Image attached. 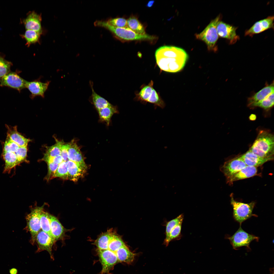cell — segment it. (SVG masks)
<instances>
[{
  "label": "cell",
  "instance_id": "27",
  "mask_svg": "<svg viewBox=\"0 0 274 274\" xmlns=\"http://www.w3.org/2000/svg\"><path fill=\"white\" fill-rule=\"evenodd\" d=\"M127 27L136 33L146 34L144 26L136 16L132 15L127 20Z\"/></svg>",
  "mask_w": 274,
  "mask_h": 274
},
{
  "label": "cell",
  "instance_id": "42",
  "mask_svg": "<svg viewBox=\"0 0 274 274\" xmlns=\"http://www.w3.org/2000/svg\"><path fill=\"white\" fill-rule=\"evenodd\" d=\"M154 2L155 1L154 0L150 1L147 4L146 6L148 8L151 7L153 5Z\"/></svg>",
  "mask_w": 274,
  "mask_h": 274
},
{
  "label": "cell",
  "instance_id": "12",
  "mask_svg": "<svg viewBox=\"0 0 274 274\" xmlns=\"http://www.w3.org/2000/svg\"><path fill=\"white\" fill-rule=\"evenodd\" d=\"M273 16H269L256 22L250 28L245 31V36L252 37L255 34L261 33L269 29H273Z\"/></svg>",
  "mask_w": 274,
  "mask_h": 274
},
{
  "label": "cell",
  "instance_id": "14",
  "mask_svg": "<svg viewBox=\"0 0 274 274\" xmlns=\"http://www.w3.org/2000/svg\"><path fill=\"white\" fill-rule=\"evenodd\" d=\"M246 166L239 156L225 162L220 169L228 179Z\"/></svg>",
  "mask_w": 274,
  "mask_h": 274
},
{
  "label": "cell",
  "instance_id": "16",
  "mask_svg": "<svg viewBox=\"0 0 274 274\" xmlns=\"http://www.w3.org/2000/svg\"><path fill=\"white\" fill-rule=\"evenodd\" d=\"M66 162L68 170L67 180L75 182L83 176L86 170L87 166L70 160Z\"/></svg>",
  "mask_w": 274,
  "mask_h": 274
},
{
  "label": "cell",
  "instance_id": "19",
  "mask_svg": "<svg viewBox=\"0 0 274 274\" xmlns=\"http://www.w3.org/2000/svg\"><path fill=\"white\" fill-rule=\"evenodd\" d=\"M274 92V83L273 81L271 84L266 85L249 97L248 100V106L250 107H254L255 104L265 99Z\"/></svg>",
  "mask_w": 274,
  "mask_h": 274
},
{
  "label": "cell",
  "instance_id": "40",
  "mask_svg": "<svg viewBox=\"0 0 274 274\" xmlns=\"http://www.w3.org/2000/svg\"><path fill=\"white\" fill-rule=\"evenodd\" d=\"M43 160L47 163H53L59 164L63 161L61 155L53 157L43 158Z\"/></svg>",
  "mask_w": 274,
  "mask_h": 274
},
{
  "label": "cell",
  "instance_id": "10",
  "mask_svg": "<svg viewBox=\"0 0 274 274\" xmlns=\"http://www.w3.org/2000/svg\"><path fill=\"white\" fill-rule=\"evenodd\" d=\"M237 29V27L221 21L216 27L218 36L227 39L230 44H234L239 39V37L236 33Z\"/></svg>",
  "mask_w": 274,
  "mask_h": 274
},
{
  "label": "cell",
  "instance_id": "5",
  "mask_svg": "<svg viewBox=\"0 0 274 274\" xmlns=\"http://www.w3.org/2000/svg\"><path fill=\"white\" fill-rule=\"evenodd\" d=\"M230 203L233 208V218L240 224L252 216H257L252 213L255 204L254 202L248 203L238 202L231 195Z\"/></svg>",
  "mask_w": 274,
  "mask_h": 274
},
{
  "label": "cell",
  "instance_id": "45",
  "mask_svg": "<svg viewBox=\"0 0 274 274\" xmlns=\"http://www.w3.org/2000/svg\"></svg>",
  "mask_w": 274,
  "mask_h": 274
},
{
  "label": "cell",
  "instance_id": "43",
  "mask_svg": "<svg viewBox=\"0 0 274 274\" xmlns=\"http://www.w3.org/2000/svg\"><path fill=\"white\" fill-rule=\"evenodd\" d=\"M249 118L250 120H254L256 118V115L254 114H252L250 116Z\"/></svg>",
  "mask_w": 274,
  "mask_h": 274
},
{
  "label": "cell",
  "instance_id": "11",
  "mask_svg": "<svg viewBox=\"0 0 274 274\" xmlns=\"http://www.w3.org/2000/svg\"><path fill=\"white\" fill-rule=\"evenodd\" d=\"M27 81L16 73L10 72L0 79V86L8 87L20 92L26 88Z\"/></svg>",
  "mask_w": 274,
  "mask_h": 274
},
{
  "label": "cell",
  "instance_id": "4",
  "mask_svg": "<svg viewBox=\"0 0 274 274\" xmlns=\"http://www.w3.org/2000/svg\"><path fill=\"white\" fill-rule=\"evenodd\" d=\"M221 16L219 14L212 20L201 32L195 34L197 39L204 42L209 51L216 52L217 48L216 43L218 38L216 27L221 20Z\"/></svg>",
  "mask_w": 274,
  "mask_h": 274
},
{
  "label": "cell",
  "instance_id": "30",
  "mask_svg": "<svg viewBox=\"0 0 274 274\" xmlns=\"http://www.w3.org/2000/svg\"><path fill=\"white\" fill-rule=\"evenodd\" d=\"M41 34L33 30H26L22 37L26 42V45L28 46L32 44H35L39 42Z\"/></svg>",
  "mask_w": 274,
  "mask_h": 274
},
{
  "label": "cell",
  "instance_id": "28",
  "mask_svg": "<svg viewBox=\"0 0 274 274\" xmlns=\"http://www.w3.org/2000/svg\"><path fill=\"white\" fill-rule=\"evenodd\" d=\"M56 143L54 145L46 147V150L43 158L53 157L61 155V147L64 144L62 141L56 139Z\"/></svg>",
  "mask_w": 274,
  "mask_h": 274
},
{
  "label": "cell",
  "instance_id": "25",
  "mask_svg": "<svg viewBox=\"0 0 274 274\" xmlns=\"http://www.w3.org/2000/svg\"><path fill=\"white\" fill-rule=\"evenodd\" d=\"M90 84L92 90V94L90 97V99L97 111L111 104L106 99L95 92L93 88V83L92 81H90Z\"/></svg>",
  "mask_w": 274,
  "mask_h": 274
},
{
  "label": "cell",
  "instance_id": "3",
  "mask_svg": "<svg viewBox=\"0 0 274 274\" xmlns=\"http://www.w3.org/2000/svg\"><path fill=\"white\" fill-rule=\"evenodd\" d=\"M101 27L110 31L116 39L122 42L132 41L148 40L152 41L157 39L154 36L136 33L127 27H116L109 25L106 21H102L100 24Z\"/></svg>",
  "mask_w": 274,
  "mask_h": 274
},
{
  "label": "cell",
  "instance_id": "15",
  "mask_svg": "<svg viewBox=\"0 0 274 274\" xmlns=\"http://www.w3.org/2000/svg\"><path fill=\"white\" fill-rule=\"evenodd\" d=\"M50 82L47 81L45 82H42L40 79L32 81H27L26 88H27L31 94L30 98L33 99L37 96H40L42 98L44 97V94L47 90Z\"/></svg>",
  "mask_w": 274,
  "mask_h": 274
},
{
  "label": "cell",
  "instance_id": "39",
  "mask_svg": "<svg viewBox=\"0 0 274 274\" xmlns=\"http://www.w3.org/2000/svg\"><path fill=\"white\" fill-rule=\"evenodd\" d=\"M48 166V173L46 179L47 181L54 178V176L58 167V164L53 163H47Z\"/></svg>",
  "mask_w": 274,
  "mask_h": 274
},
{
  "label": "cell",
  "instance_id": "38",
  "mask_svg": "<svg viewBox=\"0 0 274 274\" xmlns=\"http://www.w3.org/2000/svg\"><path fill=\"white\" fill-rule=\"evenodd\" d=\"M27 150V147H20L15 153L20 164L26 160Z\"/></svg>",
  "mask_w": 274,
  "mask_h": 274
},
{
  "label": "cell",
  "instance_id": "32",
  "mask_svg": "<svg viewBox=\"0 0 274 274\" xmlns=\"http://www.w3.org/2000/svg\"><path fill=\"white\" fill-rule=\"evenodd\" d=\"M182 223H180L176 225L172 230L168 239L165 244L166 246H167L173 240H178L181 239L182 236L181 233Z\"/></svg>",
  "mask_w": 274,
  "mask_h": 274
},
{
  "label": "cell",
  "instance_id": "26",
  "mask_svg": "<svg viewBox=\"0 0 274 274\" xmlns=\"http://www.w3.org/2000/svg\"><path fill=\"white\" fill-rule=\"evenodd\" d=\"M116 255L118 262H124L129 264L133 260L135 254L131 251L125 245L117 251Z\"/></svg>",
  "mask_w": 274,
  "mask_h": 274
},
{
  "label": "cell",
  "instance_id": "13",
  "mask_svg": "<svg viewBox=\"0 0 274 274\" xmlns=\"http://www.w3.org/2000/svg\"><path fill=\"white\" fill-rule=\"evenodd\" d=\"M35 242L37 245V252L47 251L50 254L51 258L53 259L52 250L53 245L55 242L54 239L41 230L36 236Z\"/></svg>",
  "mask_w": 274,
  "mask_h": 274
},
{
  "label": "cell",
  "instance_id": "44",
  "mask_svg": "<svg viewBox=\"0 0 274 274\" xmlns=\"http://www.w3.org/2000/svg\"><path fill=\"white\" fill-rule=\"evenodd\" d=\"M10 272L11 274H15L17 272V270L14 269H12L10 271Z\"/></svg>",
  "mask_w": 274,
  "mask_h": 274
},
{
  "label": "cell",
  "instance_id": "23",
  "mask_svg": "<svg viewBox=\"0 0 274 274\" xmlns=\"http://www.w3.org/2000/svg\"><path fill=\"white\" fill-rule=\"evenodd\" d=\"M257 172L256 167L247 166L227 179V180L228 182L232 183L236 181L250 178L256 175Z\"/></svg>",
  "mask_w": 274,
  "mask_h": 274
},
{
  "label": "cell",
  "instance_id": "41",
  "mask_svg": "<svg viewBox=\"0 0 274 274\" xmlns=\"http://www.w3.org/2000/svg\"><path fill=\"white\" fill-rule=\"evenodd\" d=\"M68 144H63L62 146L60 155L62 156L63 161L67 162L69 160L68 155Z\"/></svg>",
  "mask_w": 274,
  "mask_h": 274
},
{
  "label": "cell",
  "instance_id": "31",
  "mask_svg": "<svg viewBox=\"0 0 274 274\" xmlns=\"http://www.w3.org/2000/svg\"><path fill=\"white\" fill-rule=\"evenodd\" d=\"M184 218V215L182 214L175 218L167 222L166 229V237L164 243L166 244L169 238L170 234L173 228L177 225L182 222Z\"/></svg>",
  "mask_w": 274,
  "mask_h": 274
},
{
  "label": "cell",
  "instance_id": "35",
  "mask_svg": "<svg viewBox=\"0 0 274 274\" xmlns=\"http://www.w3.org/2000/svg\"><path fill=\"white\" fill-rule=\"evenodd\" d=\"M12 63L0 56V79L10 72Z\"/></svg>",
  "mask_w": 274,
  "mask_h": 274
},
{
  "label": "cell",
  "instance_id": "29",
  "mask_svg": "<svg viewBox=\"0 0 274 274\" xmlns=\"http://www.w3.org/2000/svg\"><path fill=\"white\" fill-rule=\"evenodd\" d=\"M49 214L47 212L44 211V210L42 212L40 217V226L42 230L54 239L51 230Z\"/></svg>",
  "mask_w": 274,
  "mask_h": 274
},
{
  "label": "cell",
  "instance_id": "6",
  "mask_svg": "<svg viewBox=\"0 0 274 274\" xmlns=\"http://www.w3.org/2000/svg\"><path fill=\"white\" fill-rule=\"evenodd\" d=\"M44 204L41 207L36 206L31 209L30 213L26 217V226L24 229L29 231L31 235L30 242L33 244L35 242L36 236L41 230L40 217L42 212L44 210Z\"/></svg>",
  "mask_w": 274,
  "mask_h": 274
},
{
  "label": "cell",
  "instance_id": "7",
  "mask_svg": "<svg viewBox=\"0 0 274 274\" xmlns=\"http://www.w3.org/2000/svg\"><path fill=\"white\" fill-rule=\"evenodd\" d=\"M153 82L151 81L147 85L142 88L137 94V99L142 102H148L155 106L164 108L165 106L164 101L153 87Z\"/></svg>",
  "mask_w": 274,
  "mask_h": 274
},
{
  "label": "cell",
  "instance_id": "36",
  "mask_svg": "<svg viewBox=\"0 0 274 274\" xmlns=\"http://www.w3.org/2000/svg\"><path fill=\"white\" fill-rule=\"evenodd\" d=\"M19 147L7 135L4 143L3 151L11 152L15 153Z\"/></svg>",
  "mask_w": 274,
  "mask_h": 274
},
{
  "label": "cell",
  "instance_id": "33",
  "mask_svg": "<svg viewBox=\"0 0 274 274\" xmlns=\"http://www.w3.org/2000/svg\"><path fill=\"white\" fill-rule=\"evenodd\" d=\"M59 177L64 180H67L68 170L66 162L63 161L58 165L54 178Z\"/></svg>",
  "mask_w": 274,
  "mask_h": 274
},
{
  "label": "cell",
  "instance_id": "17",
  "mask_svg": "<svg viewBox=\"0 0 274 274\" xmlns=\"http://www.w3.org/2000/svg\"><path fill=\"white\" fill-rule=\"evenodd\" d=\"M41 15L33 11L30 12L26 18L23 20V22L26 30H33L41 34Z\"/></svg>",
  "mask_w": 274,
  "mask_h": 274
},
{
  "label": "cell",
  "instance_id": "1",
  "mask_svg": "<svg viewBox=\"0 0 274 274\" xmlns=\"http://www.w3.org/2000/svg\"><path fill=\"white\" fill-rule=\"evenodd\" d=\"M156 63L160 69L171 73L181 71L188 59L183 49L175 46H165L159 48L155 53Z\"/></svg>",
  "mask_w": 274,
  "mask_h": 274
},
{
  "label": "cell",
  "instance_id": "24",
  "mask_svg": "<svg viewBox=\"0 0 274 274\" xmlns=\"http://www.w3.org/2000/svg\"><path fill=\"white\" fill-rule=\"evenodd\" d=\"M97 111L100 121L106 123L108 126L110 125L111 118L113 115L119 113L117 106L111 104Z\"/></svg>",
  "mask_w": 274,
  "mask_h": 274
},
{
  "label": "cell",
  "instance_id": "34",
  "mask_svg": "<svg viewBox=\"0 0 274 274\" xmlns=\"http://www.w3.org/2000/svg\"><path fill=\"white\" fill-rule=\"evenodd\" d=\"M274 92L272 93L265 99L255 104L254 107H259L265 109L272 107L274 104Z\"/></svg>",
  "mask_w": 274,
  "mask_h": 274
},
{
  "label": "cell",
  "instance_id": "37",
  "mask_svg": "<svg viewBox=\"0 0 274 274\" xmlns=\"http://www.w3.org/2000/svg\"><path fill=\"white\" fill-rule=\"evenodd\" d=\"M106 22L109 25L114 27L120 28L127 27V20L124 18H111Z\"/></svg>",
  "mask_w": 274,
  "mask_h": 274
},
{
  "label": "cell",
  "instance_id": "2",
  "mask_svg": "<svg viewBox=\"0 0 274 274\" xmlns=\"http://www.w3.org/2000/svg\"><path fill=\"white\" fill-rule=\"evenodd\" d=\"M274 138L269 132L262 130L260 132L249 150L263 158L273 157Z\"/></svg>",
  "mask_w": 274,
  "mask_h": 274
},
{
  "label": "cell",
  "instance_id": "9",
  "mask_svg": "<svg viewBox=\"0 0 274 274\" xmlns=\"http://www.w3.org/2000/svg\"><path fill=\"white\" fill-rule=\"evenodd\" d=\"M96 251L102 267L100 274H109L114 265L118 262L116 254L107 250L96 249Z\"/></svg>",
  "mask_w": 274,
  "mask_h": 274
},
{
  "label": "cell",
  "instance_id": "18",
  "mask_svg": "<svg viewBox=\"0 0 274 274\" xmlns=\"http://www.w3.org/2000/svg\"><path fill=\"white\" fill-rule=\"evenodd\" d=\"M77 140L73 139L68 143L69 160L84 166H87L84 162L80 147L77 144Z\"/></svg>",
  "mask_w": 274,
  "mask_h": 274
},
{
  "label": "cell",
  "instance_id": "21",
  "mask_svg": "<svg viewBox=\"0 0 274 274\" xmlns=\"http://www.w3.org/2000/svg\"><path fill=\"white\" fill-rule=\"evenodd\" d=\"M51 231L55 241L63 240L65 233L69 230L65 229L55 216L49 214Z\"/></svg>",
  "mask_w": 274,
  "mask_h": 274
},
{
  "label": "cell",
  "instance_id": "8",
  "mask_svg": "<svg viewBox=\"0 0 274 274\" xmlns=\"http://www.w3.org/2000/svg\"><path fill=\"white\" fill-rule=\"evenodd\" d=\"M241 225L233 235L227 237L234 249L244 246L249 247L251 242L254 240L258 241L259 239V237L244 231Z\"/></svg>",
  "mask_w": 274,
  "mask_h": 274
},
{
  "label": "cell",
  "instance_id": "20",
  "mask_svg": "<svg viewBox=\"0 0 274 274\" xmlns=\"http://www.w3.org/2000/svg\"><path fill=\"white\" fill-rule=\"evenodd\" d=\"M240 157L247 166L256 167L273 159V157L263 158L260 157L249 150Z\"/></svg>",
  "mask_w": 274,
  "mask_h": 274
},
{
  "label": "cell",
  "instance_id": "22",
  "mask_svg": "<svg viewBox=\"0 0 274 274\" xmlns=\"http://www.w3.org/2000/svg\"><path fill=\"white\" fill-rule=\"evenodd\" d=\"M6 126L7 129V135L12 141L20 147H27L31 140L25 138L18 132L16 126L11 127L6 125Z\"/></svg>",
  "mask_w": 274,
  "mask_h": 274
}]
</instances>
